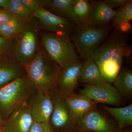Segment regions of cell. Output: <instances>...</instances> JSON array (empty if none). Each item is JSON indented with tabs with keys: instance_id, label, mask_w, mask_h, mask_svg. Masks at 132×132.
Here are the masks:
<instances>
[{
	"instance_id": "6da1fadb",
	"label": "cell",
	"mask_w": 132,
	"mask_h": 132,
	"mask_svg": "<svg viewBox=\"0 0 132 132\" xmlns=\"http://www.w3.org/2000/svg\"><path fill=\"white\" fill-rule=\"evenodd\" d=\"M125 34L116 29L107 40L100 45L91 56L105 80L111 84L113 83L121 70L124 58L130 57L131 53Z\"/></svg>"
},
{
	"instance_id": "7a4b0ae2",
	"label": "cell",
	"mask_w": 132,
	"mask_h": 132,
	"mask_svg": "<svg viewBox=\"0 0 132 132\" xmlns=\"http://www.w3.org/2000/svg\"><path fill=\"white\" fill-rule=\"evenodd\" d=\"M24 67L27 76L37 90L50 93L56 88L62 68L50 57L41 44L35 58Z\"/></svg>"
},
{
	"instance_id": "3957f363",
	"label": "cell",
	"mask_w": 132,
	"mask_h": 132,
	"mask_svg": "<svg viewBox=\"0 0 132 132\" xmlns=\"http://www.w3.org/2000/svg\"><path fill=\"white\" fill-rule=\"evenodd\" d=\"M37 90L27 75L0 88V117L6 120Z\"/></svg>"
},
{
	"instance_id": "277c9868",
	"label": "cell",
	"mask_w": 132,
	"mask_h": 132,
	"mask_svg": "<svg viewBox=\"0 0 132 132\" xmlns=\"http://www.w3.org/2000/svg\"><path fill=\"white\" fill-rule=\"evenodd\" d=\"M40 36L43 47L61 68L79 61L69 36L41 30Z\"/></svg>"
},
{
	"instance_id": "5b68a950",
	"label": "cell",
	"mask_w": 132,
	"mask_h": 132,
	"mask_svg": "<svg viewBox=\"0 0 132 132\" xmlns=\"http://www.w3.org/2000/svg\"><path fill=\"white\" fill-rule=\"evenodd\" d=\"M40 31L39 21L34 17L15 38L12 54L22 65L27 66L36 56L41 45Z\"/></svg>"
},
{
	"instance_id": "8992f818",
	"label": "cell",
	"mask_w": 132,
	"mask_h": 132,
	"mask_svg": "<svg viewBox=\"0 0 132 132\" xmlns=\"http://www.w3.org/2000/svg\"><path fill=\"white\" fill-rule=\"evenodd\" d=\"M109 33L107 27H100L92 25L76 26L70 35L80 58L86 60L101 43L106 39Z\"/></svg>"
},
{
	"instance_id": "52a82bcc",
	"label": "cell",
	"mask_w": 132,
	"mask_h": 132,
	"mask_svg": "<svg viewBox=\"0 0 132 132\" xmlns=\"http://www.w3.org/2000/svg\"><path fill=\"white\" fill-rule=\"evenodd\" d=\"M53 108L49 123L53 132H76L80 130L65 97L56 88L50 92Z\"/></svg>"
},
{
	"instance_id": "ba28073f",
	"label": "cell",
	"mask_w": 132,
	"mask_h": 132,
	"mask_svg": "<svg viewBox=\"0 0 132 132\" xmlns=\"http://www.w3.org/2000/svg\"><path fill=\"white\" fill-rule=\"evenodd\" d=\"M34 121L48 123L53 105L50 93L37 90L26 102Z\"/></svg>"
},
{
	"instance_id": "9c48e42d",
	"label": "cell",
	"mask_w": 132,
	"mask_h": 132,
	"mask_svg": "<svg viewBox=\"0 0 132 132\" xmlns=\"http://www.w3.org/2000/svg\"><path fill=\"white\" fill-rule=\"evenodd\" d=\"M34 16L38 20L42 31L69 36L76 27L68 19L44 8L35 12Z\"/></svg>"
},
{
	"instance_id": "30bf717a",
	"label": "cell",
	"mask_w": 132,
	"mask_h": 132,
	"mask_svg": "<svg viewBox=\"0 0 132 132\" xmlns=\"http://www.w3.org/2000/svg\"><path fill=\"white\" fill-rule=\"evenodd\" d=\"M79 94L98 103L118 106L123 103V97L111 83L106 82L100 86L86 85Z\"/></svg>"
},
{
	"instance_id": "8fae6325",
	"label": "cell",
	"mask_w": 132,
	"mask_h": 132,
	"mask_svg": "<svg viewBox=\"0 0 132 132\" xmlns=\"http://www.w3.org/2000/svg\"><path fill=\"white\" fill-rule=\"evenodd\" d=\"M80 130L90 132H120L117 124L97 108L86 114L78 120Z\"/></svg>"
},
{
	"instance_id": "7c38bea8",
	"label": "cell",
	"mask_w": 132,
	"mask_h": 132,
	"mask_svg": "<svg viewBox=\"0 0 132 132\" xmlns=\"http://www.w3.org/2000/svg\"><path fill=\"white\" fill-rule=\"evenodd\" d=\"M82 64L78 61L62 68L56 89L64 97L75 93L79 81Z\"/></svg>"
},
{
	"instance_id": "4fadbf2b",
	"label": "cell",
	"mask_w": 132,
	"mask_h": 132,
	"mask_svg": "<svg viewBox=\"0 0 132 132\" xmlns=\"http://www.w3.org/2000/svg\"><path fill=\"white\" fill-rule=\"evenodd\" d=\"M34 122L25 103L5 121L2 127L6 132H28Z\"/></svg>"
},
{
	"instance_id": "5bb4252c",
	"label": "cell",
	"mask_w": 132,
	"mask_h": 132,
	"mask_svg": "<svg viewBox=\"0 0 132 132\" xmlns=\"http://www.w3.org/2000/svg\"><path fill=\"white\" fill-rule=\"evenodd\" d=\"M26 76L25 67L16 61L12 54L0 58V88Z\"/></svg>"
},
{
	"instance_id": "9a60e30c",
	"label": "cell",
	"mask_w": 132,
	"mask_h": 132,
	"mask_svg": "<svg viewBox=\"0 0 132 132\" xmlns=\"http://www.w3.org/2000/svg\"><path fill=\"white\" fill-rule=\"evenodd\" d=\"M65 97L72 114L77 121L96 108L98 104L86 96L75 93Z\"/></svg>"
},
{
	"instance_id": "2e32d148",
	"label": "cell",
	"mask_w": 132,
	"mask_h": 132,
	"mask_svg": "<svg viewBox=\"0 0 132 132\" xmlns=\"http://www.w3.org/2000/svg\"><path fill=\"white\" fill-rule=\"evenodd\" d=\"M92 7L90 25L97 27H107L112 21L116 12L111 8L105 1L90 2Z\"/></svg>"
},
{
	"instance_id": "e0dca14e",
	"label": "cell",
	"mask_w": 132,
	"mask_h": 132,
	"mask_svg": "<svg viewBox=\"0 0 132 132\" xmlns=\"http://www.w3.org/2000/svg\"><path fill=\"white\" fill-rule=\"evenodd\" d=\"M79 80L86 85L95 86L104 85L108 82L102 77L98 67L91 57L82 64Z\"/></svg>"
},
{
	"instance_id": "ac0fdd59",
	"label": "cell",
	"mask_w": 132,
	"mask_h": 132,
	"mask_svg": "<svg viewBox=\"0 0 132 132\" xmlns=\"http://www.w3.org/2000/svg\"><path fill=\"white\" fill-rule=\"evenodd\" d=\"M102 108L114 118L120 131L132 125V104L120 108L112 107L104 105Z\"/></svg>"
},
{
	"instance_id": "d6986e66",
	"label": "cell",
	"mask_w": 132,
	"mask_h": 132,
	"mask_svg": "<svg viewBox=\"0 0 132 132\" xmlns=\"http://www.w3.org/2000/svg\"><path fill=\"white\" fill-rule=\"evenodd\" d=\"M74 0L50 1L49 7L59 14L64 16L75 26H80L73 9Z\"/></svg>"
},
{
	"instance_id": "ffe728a7",
	"label": "cell",
	"mask_w": 132,
	"mask_h": 132,
	"mask_svg": "<svg viewBox=\"0 0 132 132\" xmlns=\"http://www.w3.org/2000/svg\"><path fill=\"white\" fill-rule=\"evenodd\" d=\"M114 87L122 97L132 96V72L128 69L121 70L113 82Z\"/></svg>"
},
{
	"instance_id": "44dd1931",
	"label": "cell",
	"mask_w": 132,
	"mask_h": 132,
	"mask_svg": "<svg viewBox=\"0 0 132 132\" xmlns=\"http://www.w3.org/2000/svg\"><path fill=\"white\" fill-rule=\"evenodd\" d=\"M28 22L16 16L0 27V35L8 39L15 38L25 29Z\"/></svg>"
},
{
	"instance_id": "7402d4cb",
	"label": "cell",
	"mask_w": 132,
	"mask_h": 132,
	"mask_svg": "<svg viewBox=\"0 0 132 132\" xmlns=\"http://www.w3.org/2000/svg\"><path fill=\"white\" fill-rule=\"evenodd\" d=\"M73 9L80 25H89L91 23L92 7L87 0H74Z\"/></svg>"
},
{
	"instance_id": "603a6c76",
	"label": "cell",
	"mask_w": 132,
	"mask_h": 132,
	"mask_svg": "<svg viewBox=\"0 0 132 132\" xmlns=\"http://www.w3.org/2000/svg\"><path fill=\"white\" fill-rule=\"evenodd\" d=\"M8 11L13 16L29 22L34 18V13L23 4L21 0H10Z\"/></svg>"
},
{
	"instance_id": "cb8c5ba5",
	"label": "cell",
	"mask_w": 132,
	"mask_h": 132,
	"mask_svg": "<svg viewBox=\"0 0 132 132\" xmlns=\"http://www.w3.org/2000/svg\"><path fill=\"white\" fill-rule=\"evenodd\" d=\"M132 19V2L116 11L112 21L116 29L127 23Z\"/></svg>"
},
{
	"instance_id": "d4e9b609",
	"label": "cell",
	"mask_w": 132,
	"mask_h": 132,
	"mask_svg": "<svg viewBox=\"0 0 132 132\" xmlns=\"http://www.w3.org/2000/svg\"><path fill=\"white\" fill-rule=\"evenodd\" d=\"M15 38L8 39L0 35V58L12 54Z\"/></svg>"
},
{
	"instance_id": "484cf974",
	"label": "cell",
	"mask_w": 132,
	"mask_h": 132,
	"mask_svg": "<svg viewBox=\"0 0 132 132\" xmlns=\"http://www.w3.org/2000/svg\"><path fill=\"white\" fill-rule=\"evenodd\" d=\"M22 2L32 12H37L42 8H44L45 1L42 0H21Z\"/></svg>"
},
{
	"instance_id": "4316f807",
	"label": "cell",
	"mask_w": 132,
	"mask_h": 132,
	"mask_svg": "<svg viewBox=\"0 0 132 132\" xmlns=\"http://www.w3.org/2000/svg\"><path fill=\"white\" fill-rule=\"evenodd\" d=\"M52 128L48 123L34 121L28 132H51Z\"/></svg>"
},
{
	"instance_id": "83f0119b",
	"label": "cell",
	"mask_w": 132,
	"mask_h": 132,
	"mask_svg": "<svg viewBox=\"0 0 132 132\" xmlns=\"http://www.w3.org/2000/svg\"><path fill=\"white\" fill-rule=\"evenodd\" d=\"M106 4L113 9L116 7H123L129 4L132 1L130 0H106Z\"/></svg>"
},
{
	"instance_id": "f1b7e54d",
	"label": "cell",
	"mask_w": 132,
	"mask_h": 132,
	"mask_svg": "<svg viewBox=\"0 0 132 132\" xmlns=\"http://www.w3.org/2000/svg\"><path fill=\"white\" fill-rule=\"evenodd\" d=\"M13 16L7 10L0 9V27L11 20Z\"/></svg>"
},
{
	"instance_id": "f546056e",
	"label": "cell",
	"mask_w": 132,
	"mask_h": 132,
	"mask_svg": "<svg viewBox=\"0 0 132 132\" xmlns=\"http://www.w3.org/2000/svg\"><path fill=\"white\" fill-rule=\"evenodd\" d=\"M10 0H0V9L7 10Z\"/></svg>"
},
{
	"instance_id": "4dcf8cb0",
	"label": "cell",
	"mask_w": 132,
	"mask_h": 132,
	"mask_svg": "<svg viewBox=\"0 0 132 132\" xmlns=\"http://www.w3.org/2000/svg\"><path fill=\"white\" fill-rule=\"evenodd\" d=\"M5 121L0 117V127H2L4 124Z\"/></svg>"
},
{
	"instance_id": "1f68e13d",
	"label": "cell",
	"mask_w": 132,
	"mask_h": 132,
	"mask_svg": "<svg viewBox=\"0 0 132 132\" xmlns=\"http://www.w3.org/2000/svg\"><path fill=\"white\" fill-rule=\"evenodd\" d=\"M120 132H132L131 130L130 129H125L120 131Z\"/></svg>"
},
{
	"instance_id": "d6a6232c",
	"label": "cell",
	"mask_w": 132,
	"mask_h": 132,
	"mask_svg": "<svg viewBox=\"0 0 132 132\" xmlns=\"http://www.w3.org/2000/svg\"><path fill=\"white\" fill-rule=\"evenodd\" d=\"M0 132H6L5 131L2 127H0Z\"/></svg>"
},
{
	"instance_id": "836d02e7",
	"label": "cell",
	"mask_w": 132,
	"mask_h": 132,
	"mask_svg": "<svg viewBox=\"0 0 132 132\" xmlns=\"http://www.w3.org/2000/svg\"><path fill=\"white\" fill-rule=\"evenodd\" d=\"M76 132H90L87 131H84V130H79V131H77Z\"/></svg>"
},
{
	"instance_id": "e575fe53",
	"label": "cell",
	"mask_w": 132,
	"mask_h": 132,
	"mask_svg": "<svg viewBox=\"0 0 132 132\" xmlns=\"http://www.w3.org/2000/svg\"><path fill=\"white\" fill-rule=\"evenodd\" d=\"M53 132V131H52V132Z\"/></svg>"
}]
</instances>
